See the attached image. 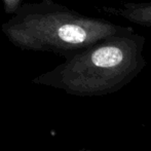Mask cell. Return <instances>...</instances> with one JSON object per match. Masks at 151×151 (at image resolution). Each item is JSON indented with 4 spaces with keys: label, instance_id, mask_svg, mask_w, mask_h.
<instances>
[{
    "label": "cell",
    "instance_id": "1",
    "mask_svg": "<svg viewBox=\"0 0 151 151\" xmlns=\"http://www.w3.org/2000/svg\"><path fill=\"white\" fill-rule=\"evenodd\" d=\"M146 39L135 30L108 36L66 59L32 82L77 97H103L120 91L146 67Z\"/></svg>",
    "mask_w": 151,
    "mask_h": 151
},
{
    "label": "cell",
    "instance_id": "2",
    "mask_svg": "<svg viewBox=\"0 0 151 151\" xmlns=\"http://www.w3.org/2000/svg\"><path fill=\"white\" fill-rule=\"evenodd\" d=\"M1 30L21 50L54 52L67 59L108 36L133 28L83 16L52 0H41L24 2Z\"/></svg>",
    "mask_w": 151,
    "mask_h": 151
},
{
    "label": "cell",
    "instance_id": "3",
    "mask_svg": "<svg viewBox=\"0 0 151 151\" xmlns=\"http://www.w3.org/2000/svg\"><path fill=\"white\" fill-rule=\"evenodd\" d=\"M99 10L132 24L151 28V2H122L117 6H102Z\"/></svg>",
    "mask_w": 151,
    "mask_h": 151
},
{
    "label": "cell",
    "instance_id": "4",
    "mask_svg": "<svg viewBox=\"0 0 151 151\" xmlns=\"http://www.w3.org/2000/svg\"><path fill=\"white\" fill-rule=\"evenodd\" d=\"M2 1H3L4 12L7 14H14L24 3L25 0H2Z\"/></svg>",
    "mask_w": 151,
    "mask_h": 151
},
{
    "label": "cell",
    "instance_id": "5",
    "mask_svg": "<svg viewBox=\"0 0 151 151\" xmlns=\"http://www.w3.org/2000/svg\"><path fill=\"white\" fill-rule=\"evenodd\" d=\"M77 151H91V150L86 149V148H81V149H79V150H77Z\"/></svg>",
    "mask_w": 151,
    "mask_h": 151
}]
</instances>
